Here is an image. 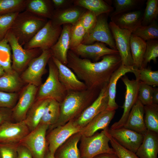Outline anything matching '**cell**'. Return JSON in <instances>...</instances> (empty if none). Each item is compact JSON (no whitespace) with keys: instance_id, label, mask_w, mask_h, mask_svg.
Here are the masks:
<instances>
[{"instance_id":"1","label":"cell","mask_w":158,"mask_h":158,"mask_svg":"<svg viewBox=\"0 0 158 158\" xmlns=\"http://www.w3.org/2000/svg\"><path fill=\"white\" fill-rule=\"evenodd\" d=\"M99 61L80 58L71 50L67 54L66 66L89 90L101 89L109 83L113 73L121 64L119 54L105 55Z\"/></svg>"},{"instance_id":"2","label":"cell","mask_w":158,"mask_h":158,"mask_svg":"<svg viewBox=\"0 0 158 158\" xmlns=\"http://www.w3.org/2000/svg\"><path fill=\"white\" fill-rule=\"evenodd\" d=\"M101 90L68 91L60 104V113L58 121L48 129L63 125L79 116L97 99Z\"/></svg>"},{"instance_id":"3","label":"cell","mask_w":158,"mask_h":158,"mask_svg":"<svg viewBox=\"0 0 158 158\" xmlns=\"http://www.w3.org/2000/svg\"><path fill=\"white\" fill-rule=\"evenodd\" d=\"M47 19L25 10L18 13L9 31L22 46L29 42L47 22Z\"/></svg>"},{"instance_id":"4","label":"cell","mask_w":158,"mask_h":158,"mask_svg":"<svg viewBox=\"0 0 158 158\" xmlns=\"http://www.w3.org/2000/svg\"><path fill=\"white\" fill-rule=\"evenodd\" d=\"M47 64L48 75L45 82L38 87L35 100L52 99L60 104L65 98L68 91L60 81L57 68L51 57Z\"/></svg>"},{"instance_id":"5","label":"cell","mask_w":158,"mask_h":158,"mask_svg":"<svg viewBox=\"0 0 158 158\" xmlns=\"http://www.w3.org/2000/svg\"><path fill=\"white\" fill-rule=\"evenodd\" d=\"M109 129L96 133L90 136L81 135L79 149L81 158H93L102 153H115L109 145Z\"/></svg>"},{"instance_id":"6","label":"cell","mask_w":158,"mask_h":158,"mask_svg":"<svg viewBox=\"0 0 158 158\" xmlns=\"http://www.w3.org/2000/svg\"><path fill=\"white\" fill-rule=\"evenodd\" d=\"M5 37L10 45L12 53V68L18 73L24 71L31 61L39 56L42 52L39 48L26 49L23 48L9 30Z\"/></svg>"},{"instance_id":"7","label":"cell","mask_w":158,"mask_h":158,"mask_svg":"<svg viewBox=\"0 0 158 158\" xmlns=\"http://www.w3.org/2000/svg\"><path fill=\"white\" fill-rule=\"evenodd\" d=\"M49 127L47 125L40 123L20 142L28 149L33 158H44L48 151L46 134Z\"/></svg>"},{"instance_id":"8","label":"cell","mask_w":158,"mask_h":158,"mask_svg":"<svg viewBox=\"0 0 158 158\" xmlns=\"http://www.w3.org/2000/svg\"><path fill=\"white\" fill-rule=\"evenodd\" d=\"M61 26H55L51 20H48L32 39L23 46L26 49L39 48L49 50L57 41L62 30Z\"/></svg>"},{"instance_id":"9","label":"cell","mask_w":158,"mask_h":158,"mask_svg":"<svg viewBox=\"0 0 158 158\" xmlns=\"http://www.w3.org/2000/svg\"><path fill=\"white\" fill-rule=\"evenodd\" d=\"M108 14H103L97 17L93 28L85 33L81 44H92L95 42L104 43L111 49L117 50L115 42L107 22Z\"/></svg>"},{"instance_id":"10","label":"cell","mask_w":158,"mask_h":158,"mask_svg":"<svg viewBox=\"0 0 158 158\" xmlns=\"http://www.w3.org/2000/svg\"><path fill=\"white\" fill-rule=\"evenodd\" d=\"M51 56L50 49L42 50L40 55L31 61L20 75L23 81L39 87L42 84L46 66Z\"/></svg>"},{"instance_id":"11","label":"cell","mask_w":158,"mask_h":158,"mask_svg":"<svg viewBox=\"0 0 158 158\" xmlns=\"http://www.w3.org/2000/svg\"><path fill=\"white\" fill-rule=\"evenodd\" d=\"M109 24L121 58V64L126 66H133L130 47L131 32L119 28L111 21Z\"/></svg>"},{"instance_id":"12","label":"cell","mask_w":158,"mask_h":158,"mask_svg":"<svg viewBox=\"0 0 158 158\" xmlns=\"http://www.w3.org/2000/svg\"><path fill=\"white\" fill-rule=\"evenodd\" d=\"M108 83L102 88L94 101L79 116L72 120L75 126L81 128L83 127L98 114L107 109L109 99Z\"/></svg>"},{"instance_id":"13","label":"cell","mask_w":158,"mask_h":158,"mask_svg":"<svg viewBox=\"0 0 158 158\" xmlns=\"http://www.w3.org/2000/svg\"><path fill=\"white\" fill-rule=\"evenodd\" d=\"M39 87L28 84L22 89L17 102L12 109V118L17 122L24 121L34 103Z\"/></svg>"},{"instance_id":"14","label":"cell","mask_w":158,"mask_h":158,"mask_svg":"<svg viewBox=\"0 0 158 158\" xmlns=\"http://www.w3.org/2000/svg\"><path fill=\"white\" fill-rule=\"evenodd\" d=\"M126 86L125 99L122 107L123 109V114L120 119L114 123L110 129H114L123 127L130 111L138 99L139 81L135 79L130 80L126 75L120 78Z\"/></svg>"},{"instance_id":"15","label":"cell","mask_w":158,"mask_h":158,"mask_svg":"<svg viewBox=\"0 0 158 158\" xmlns=\"http://www.w3.org/2000/svg\"><path fill=\"white\" fill-rule=\"evenodd\" d=\"M81 128L75 126L72 120L49 130L46 135L49 152L54 155L57 149L71 136L79 132Z\"/></svg>"},{"instance_id":"16","label":"cell","mask_w":158,"mask_h":158,"mask_svg":"<svg viewBox=\"0 0 158 158\" xmlns=\"http://www.w3.org/2000/svg\"><path fill=\"white\" fill-rule=\"evenodd\" d=\"M30 132L24 121L4 122L0 126V144H18Z\"/></svg>"},{"instance_id":"17","label":"cell","mask_w":158,"mask_h":158,"mask_svg":"<svg viewBox=\"0 0 158 158\" xmlns=\"http://www.w3.org/2000/svg\"><path fill=\"white\" fill-rule=\"evenodd\" d=\"M75 54L83 59L96 62L103 56L111 54H119L117 50L109 48L105 44L97 42L90 44H81L70 49Z\"/></svg>"},{"instance_id":"18","label":"cell","mask_w":158,"mask_h":158,"mask_svg":"<svg viewBox=\"0 0 158 158\" xmlns=\"http://www.w3.org/2000/svg\"><path fill=\"white\" fill-rule=\"evenodd\" d=\"M108 132L122 146L134 153L142 143L143 138V135L123 127L109 129Z\"/></svg>"},{"instance_id":"19","label":"cell","mask_w":158,"mask_h":158,"mask_svg":"<svg viewBox=\"0 0 158 158\" xmlns=\"http://www.w3.org/2000/svg\"><path fill=\"white\" fill-rule=\"evenodd\" d=\"M51 58L57 68L60 81L68 91L87 89L84 83L78 78L71 69L54 57L51 56Z\"/></svg>"},{"instance_id":"20","label":"cell","mask_w":158,"mask_h":158,"mask_svg":"<svg viewBox=\"0 0 158 158\" xmlns=\"http://www.w3.org/2000/svg\"><path fill=\"white\" fill-rule=\"evenodd\" d=\"M86 9L74 5L65 8L55 10L50 19L53 25L61 26L66 24L73 25L77 22Z\"/></svg>"},{"instance_id":"21","label":"cell","mask_w":158,"mask_h":158,"mask_svg":"<svg viewBox=\"0 0 158 158\" xmlns=\"http://www.w3.org/2000/svg\"><path fill=\"white\" fill-rule=\"evenodd\" d=\"M72 25H63L57 41L50 49L52 56L65 65L67 64L68 53L70 49V33Z\"/></svg>"},{"instance_id":"22","label":"cell","mask_w":158,"mask_h":158,"mask_svg":"<svg viewBox=\"0 0 158 158\" xmlns=\"http://www.w3.org/2000/svg\"><path fill=\"white\" fill-rule=\"evenodd\" d=\"M116 111L105 110L97 115L84 127L79 133L81 135L88 137L95 133L98 130L108 128V126L113 118Z\"/></svg>"},{"instance_id":"23","label":"cell","mask_w":158,"mask_h":158,"mask_svg":"<svg viewBox=\"0 0 158 158\" xmlns=\"http://www.w3.org/2000/svg\"><path fill=\"white\" fill-rule=\"evenodd\" d=\"M144 106L138 99L123 127L143 135L147 131L144 120Z\"/></svg>"},{"instance_id":"24","label":"cell","mask_w":158,"mask_h":158,"mask_svg":"<svg viewBox=\"0 0 158 158\" xmlns=\"http://www.w3.org/2000/svg\"><path fill=\"white\" fill-rule=\"evenodd\" d=\"M158 133L147 130L135 153L139 158H157Z\"/></svg>"},{"instance_id":"25","label":"cell","mask_w":158,"mask_h":158,"mask_svg":"<svg viewBox=\"0 0 158 158\" xmlns=\"http://www.w3.org/2000/svg\"><path fill=\"white\" fill-rule=\"evenodd\" d=\"M143 13L140 10L122 13L111 17V21L119 28L132 32L141 24Z\"/></svg>"},{"instance_id":"26","label":"cell","mask_w":158,"mask_h":158,"mask_svg":"<svg viewBox=\"0 0 158 158\" xmlns=\"http://www.w3.org/2000/svg\"><path fill=\"white\" fill-rule=\"evenodd\" d=\"M133 66H126L121 64L112 74L110 79L108 87V101L106 109L115 110L118 106L115 101L116 86L118 81L121 77L128 72L133 73Z\"/></svg>"},{"instance_id":"27","label":"cell","mask_w":158,"mask_h":158,"mask_svg":"<svg viewBox=\"0 0 158 158\" xmlns=\"http://www.w3.org/2000/svg\"><path fill=\"white\" fill-rule=\"evenodd\" d=\"M81 135L76 133L69 138L56 150L54 156L55 158H81L78 146Z\"/></svg>"},{"instance_id":"28","label":"cell","mask_w":158,"mask_h":158,"mask_svg":"<svg viewBox=\"0 0 158 158\" xmlns=\"http://www.w3.org/2000/svg\"><path fill=\"white\" fill-rule=\"evenodd\" d=\"M25 10L38 16L50 20L55 9L51 0H27Z\"/></svg>"},{"instance_id":"29","label":"cell","mask_w":158,"mask_h":158,"mask_svg":"<svg viewBox=\"0 0 158 158\" xmlns=\"http://www.w3.org/2000/svg\"><path fill=\"white\" fill-rule=\"evenodd\" d=\"M50 99L36 100L28 110L24 121L30 131L40 124Z\"/></svg>"},{"instance_id":"30","label":"cell","mask_w":158,"mask_h":158,"mask_svg":"<svg viewBox=\"0 0 158 158\" xmlns=\"http://www.w3.org/2000/svg\"><path fill=\"white\" fill-rule=\"evenodd\" d=\"M24 83L19 73L13 69L9 71L5 72L0 77V91L17 92L22 89Z\"/></svg>"},{"instance_id":"31","label":"cell","mask_w":158,"mask_h":158,"mask_svg":"<svg viewBox=\"0 0 158 158\" xmlns=\"http://www.w3.org/2000/svg\"><path fill=\"white\" fill-rule=\"evenodd\" d=\"M130 47L134 68L137 69L142 68L146 48V41L139 37L131 35Z\"/></svg>"},{"instance_id":"32","label":"cell","mask_w":158,"mask_h":158,"mask_svg":"<svg viewBox=\"0 0 158 158\" xmlns=\"http://www.w3.org/2000/svg\"><path fill=\"white\" fill-rule=\"evenodd\" d=\"M74 6L83 8L93 13L97 17L103 14H109L113 11V8L102 0H76Z\"/></svg>"},{"instance_id":"33","label":"cell","mask_w":158,"mask_h":158,"mask_svg":"<svg viewBox=\"0 0 158 158\" xmlns=\"http://www.w3.org/2000/svg\"><path fill=\"white\" fill-rule=\"evenodd\" d=\"M60 113V103L55 100L50 99L40 123L47 125L49 128L57 121Z\"/></svg>"},{"instance_id":"34","label":"cell","mask_w":158,"mask_h":158,"mask_svg":"<svg viewBox=\"0 0 158 158\" xmlns=\"http://www.w3.org/2000/svg\"><path fill=\"white\" fill-rule=\"evenodd\" d=\"M144 120L147 130L158 133V104L144 106Z\"/></svg>"},{"instance_id":"35","label":"cell","mask_w":158,"mask_h":158,"mask_svg":"<svg viewBox=\"0 0 158 158\" xmlns=\"http://www.w3.org/2000/svg\"><path fill=\"white\" fill-rule=\"evenodd\" d=\"M131 35L140 37L145 41L158 38V26L156 21L147 25L141 24L131 33Z\"/></svg>"},{"instance_id":"36","label":"cell","mask_w":158,"mask_h":158,"mask_svg":"<svg viewBox=\"0 0 158 158\" xmlns=\"http://www.w3.org/2000/svg\"><path fill=\"white\" fill-rule=\"evenodd\" d=\"M133 73L136 80L152 86H158V71H153L150 68H134Z\"/></svg>"},{"instance_id":"37","label":"cell","mask_w":158,"mask_h":158,"mask_svg":"<svg viewBox=\"0 0 158 158\" xmlns=\"http://www.w3.org/2000/svg\"><path fill=\"white\" fill-rule=\"evenodd\" d=\"M27 0H0V15L25 10Z\"/></svg>"},{"instance_id":"38","label":"cell","mask_w":158,"mask_h":158,"mask_svg":"<svg viewBox=\"0 0 158 158\" xmlns=\"http://www.w3.org/2000/svg\"><path fill=\"white\" fill-rule=\"evenodd\" d=\"M11 49L5 37L0 41V66L5 71H11Z\"/></svg>"},{"instance_id":"39","label":"cell","mask_w":158,"mask_h":158,"mask_svg":"<svg viewBox=\"0 0 158 158\" xmlns=\"http://www.w3.org/2000/svg\"><path fill=\"white\" fill-rule=\"evenodd\" d=\"M158 15V0H148L143 14L141 25H149L156 21Z\"/></svg>"},{"instance_id":"40","label":"cell","mask_w":158,"mask_h":158,"mask_svg":"<svg viewBox=\"0 0 158 158\" xmlns=\"http://www.w3.org/2000/svg\"><path fill=\"white\" fill-rule=\"evenodd\" d=\"M142 1L138 0H114L113 4L115 9L111 14V17L136 9Z\"/></svg>"},{"instance_id":"41","label":"cell","mask_w":158,"mask_h":158,"mask_svg":"<svg viewBox=\"0 0 158 158\" xmlns=\"http://www.w3.org/2000/svg\"><path fill=\"white\" fill-rule=\"evenodd\" d=\"M86 33L85 28L79 20L72 25L70 33V49L82 43Z\"/></svg>"},{"instance_id":"42","label":"cell","mask_w":158,"mask_h":158,"mask_svg":"<svg viewBox=\"0 0 158 158\" xmlns=\"http://www.w3.org/2000/svg\"><path fill=\"white\" fill-rule=\"evenodd\" d=\"M146 48L142 62V68H145L151 60L157 62L158 56V41L157 39L150 40L146 42Z\"/></svg>"},{"instance_id":"43","label":"cell","mask_w":158,"mask_h":158,"mask_svg":"<svg viewBox=\"0 0 158 158\" xmlns=\"http://www.w3.org/2000/svg\"><path fill=\"white\" fill-rule=\"evenodd\" d=\"M154 88L144 83L139 81L138 99L144 105L152 103V95Z\"/></svg>"},{"instance_id":"44","label":"cell","mask_w":158,"mask_h":158,"mask_svg":"<svg viewBox=\"0 0 158 158\" xmlns=\"http://www.w3.org/2000/svg\"><path fill=\"white\" fill-rule=\"evenodd\" d=\"M18 13L0 15V41L5 37Z\"/></svg>"},{"instance_id":"45","label":"cell","mask_w":158,"mask_h":158,"mask_svg":"<svg viewBox=\"0 0 158 158\" xmlns=\"http://www.w3.org/2000/svg\"><path fill=\"white\" fill-rule=\"evenodd\" d=\"M19 95L18 92L10 93L0 91V108L12 109L17 102Z\"/></svg>"},{"instance_id":"46","label":"cell","mask_w":158,"mask_h":158,"mask_svg":"<svg viewBox=\"0 0 158 158\" xmlns=\"http://www.w3.org/2000/svg\"><path fill=\"white\" fill-rule=\"evenodd\" d=\"M110 141L112 148L119 158H139L135 154L124 148L109 134Z\"/></svg>"},{"instance_id":"47","label":"cell","mask_w":158,"mask_h":158,"mask_svg":"<svg viewBox=\"0 0 158 158\" xmlns=\"http://www.w3.org/2000/svg\"><path fill=\"white\" fill-rule=\"evenodd\" d=\"M97 17L92 12L87 10L79 19L85 29L86 33L88 32L94 26Z\"/></svg>"},{"instance_id":"48","label":"cell","mask_w":158,"mask_h":158,"mask_svg":"<svg viewBox=\"0 0 158 158\" xmlns=\"http://www.w3.org/2000/svg\"><path fill=\"white\" fill-rule=\"evenodd\" d=\"M19 144H0V158H17V149Z\"/></svg>"},{"instance_id":"49","label":"cell","mask_w":158,"mask_h":158,"mask_svg":"<svg viewBox=\"0 0 158 158\" xmlns=\"http://www.w3.org/2000/svg\"><path fill=\"white\" fill-rule=\"evenodd\" d=\"M12 118V109L0 108V126L5 121H10Z\"/></svg>"},{"instance_id":"50","label":"cell","mask_w":158,"mask_h":158,"mask_svg":"<svg viewBox=\"0 0 158 158\" xmlns=\"http://www.w3.org/2000/svg\"><path fill=\"white\" fill-rule=\"evenodd\" d=\"M17 158H33L30 151L25 146L19 144L17 147Z\"/></svg>"},{"instance_id":"51","label":"cell","mask_w":158,"mask_h":158,"mask_svg":"<svg viewBox=\"0 0 158 158\" xmlns=\"http://www.w3.org/2000/svg\"><path fill=\"white\" fill-rule=\"evenodd\" d=\"M51 1L55 10L61 8L70 3L71 1L66 0H52Z\"/></svg>"},{"instance_id":"52","label":"cell","mask_w":158,"mask_h":158,"mask_svg":"<svg viewBox=\"0 0 158 158\" xmlns=\"http://www.w3.org/2000/svg\"><path fill=\"white\" fill-rule=\"evenodd\" d=\"M93 158H119L117 155L114 153H104L99 154Z\"/></svg>"},{"instance_id":"53","label":"cell","mask_w":158,"mask_h":158,"mask_svg":"<svg viewBox=\"0 0 158 158\" xmlns=\"http://www.w3.org/2000/svg\"><path fill=\"white\" fill-rule=\"evenodd\" d=\"M152 103L158 104V88H154L152 95Z\"/></svg>"},{"instance_id":"54","label":"cell","mask_w":158,"mask_h":158,"mask_svg":"<svg viewBox=\"0 0 158 158\" xmlns=\"http://www.w3.org/2000/svg\"><path fill=\"white\" fill-rule=\"evenodd\" d=\"M44 158H55L54 156L51 154L49 150L47 153Z\"/></svg>"},{"instance_id":"55","label":"cell","mask_w":158,"mask_h":158,"mask_svg":"<svg viewBox=\"0 0 158 158\" xmlns=\"http://www.w3.org/2000/svg\"><path fill=\"white\" fill-rule=\"evenodd\" d=\"M5 73L4 68L0 66V77L3 75Z\"/></svg>"},{"instance_id":"56","label":"cell","mask_w":158,"mask_h":158,"mask_svg":"<svg viewBox=\"0 0 158 158\" xmlns=\"http://www.w3.org/2000/svg\"></svg>"}]
</instances>
